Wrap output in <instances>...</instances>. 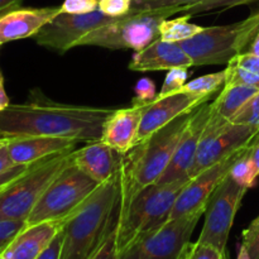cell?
Returning <instances> with one entry per match:
<instances>
[{
    "mask_svg": "<svg viewBox=\"0 0 259 259\" xmlns=\"http://www.w3.org/2000/svg\"><path fill=\"white\" fill-rule=\"evenodd\" d=\"M0 254H2V253H0Z\"/></svg>",
    "mask_w": 259,
    "mask_h": 259,
    "instance_id": "49",
    "label": "cell"
},
{
    "mask_svg": "<svg viewBox=\"0 0 259 259\" xmlns=\"http://www.w3.org/2000/svg\"><path fill=\"white\" fill-rule=\"evenodd\" d=\"M14 166H17V164H14V162H13L12 158H10L9 151H8V146L2 147V148H0V174L13 168Z\"/></svg>",
    "mask_w": 259,
    "mask_h": 259,
    "instance_id": "41",
    "label": "cell"
},
{
    "mask_svg": "<svg viewBox=\"0 0 259 259\" xmlns=\"http://www.w3.org/2000/svg\"><path fill=\"white\" fill-rule=\"evenodd\" d=\"M10 105V99L5 91V80L2 70H0V111L7 109Z\"/></svg>",
    "mask_w": 259,
    "mask_h": 259,
    "instance_id": "42",
    "label": "cell"
},
{
    "mask_svg": "<svg viewBox=\"0 0 259 259\" xmlns=\"http://www.w3.org/2000/svg\"><path fill=\"white\" fill-rule=\"evenodd\" d=\"M187 250H189V249H187ZM182 259H187V252H186V254H185V257L182 258Z\"/></svg>",
    "mask_w": 259,
    "mask_h": 259,
    "instance_id": "47",
    "label": "cell"
},
{
    "mask_svg": "<svg viewBox=\"0 0 259 259\" xmlns=\"http://www.w3.org/2000/svg\"><path fill=\"white\" fill-rule=\"evenodd\" d=\"M61 7L14 8L0 14V42L34 37L47 23L61 14Z\"/></svg>",
    "mask_w": 259,
    "mask_h": 259,
    "instance_id": "16",
    "label": "cell"
},
{
    "mask_svg": "<svg viewBox=\"0 0 259 259\" xmlns=\"http://www.w3.org/2000/svg\"><path fill=\"white\" fill-rule=\"evenodd\" d=\"M190 180L169 184L156 182L142 189L125 204H119V253L169 220L177 196Z\"/></svg>",
    "mask_w": 259,
    "mask_h": 259,
    "instance_id": "4",
    "label": "cell"
},
{
    "mask_svg": "<svg viewBox=\"0 0 259 259\" xmlns=\"http://www.w3.org/2000/svg\"><path fill=\"white\" fill-rule=\"evenodd\" d=\"M78 142L53 137H14L8 144L10 158L14 164H32L47 157L75 151Z\"/></svg>",
    "mask_w": 259,
    "mask_h": 259,
    "instance_id": "21",
    "label": "cell"
},
{
    "mask_svg": "<svg viewBox=\"0 0 259 259\" xmlns=\"http://www.w3.org/2000/svg\"><path fill=\"white\" fill-rule=\"evenodd\" d=\"M62 229H61V232L53 238L50 245L38 255L37 259H60L62 252Z\"/></svg>",
    "mask_w": 259,
    "mask_h": 259,
    "instance_id": "39",
    "label": "cell"
},
{
    "mask_svg": "<svg viewBox=\"0 0 259 259\" xmlns=\"http://www.w3.org/2000/svg\"><path fill=\"white\" fill-rule=\"evenodd\" d=\"M201 215L204 214L167 220L162 227L121 250L119 259H182Z\"/></svg>",
    "mask_w": 259,
    "mask_h": 259,
    "instance_id": "9",
    "label": "cell"
},
{
    "mask_svg": "<svg viewBox=\"0 0 259 259\" xmlns=\"http://www.w3.org/2000/svg\"><path fill=\"white\" fill-rule=\"evenodd\" d=\"M99 186L71 162L46 189L25 220L27 227L43 222L65 220L81 206Z\"/></svg>",
    "mask_w": 259,
    "mask_h": 259,
    "instance_id": "8",
    "label": "cell"
},
{
    "mask_svg": "<svg viewBox=\"0 0 259 259\" xmlns=\"http://www.w3.org/2000/svg\"><path fill=\"white\" fill-rule=\"evenodd\" d=\"M71 157L72 163L80 171L100 185L118 174L123 154L98 139L72 151Z\"/></svg>",
    "mask_w": 259,
    "mask_h": 259,
    "instance_id": "17",
    "label": "cell"
},
{
    "mask_svg": "<svg viewBox=\"0 0 259 259\" xmlns=\"http://www.w3.org/2000/svg\"><path fill=\"white\" fill-rule=\"evenodd\" d=\"M206 101L210 100L185 91L184 89L179 93L171 94L163 98H156L151 104L144 106L137 144L151 137L152 134L179 116L194 111L197 106Z\"/></svg>",
    "mask_w": 259,
    "mask_h": 259,
    "instance_id": "15",
    "label": "cell"
},
{
    "mask_svg": "<svg viewBox=\"0 0 259 259\" xmlns=\"http://www.w3.org/2000/svg\"><path fill=\"white\" fill-rule=\"evenodd\" d=\"M118 18L108 17L99 9L88 14L61 13L34 35V39L42 47L62 55L71 48L78 47L86 34Z\"/></svg>",
    "mask_w": 259,
    "mask_h": 259,
    "instance_id": "12",
    "label": "cell"
},
{
    "mask_svg": "<svg viewBox=\"0 0 259 259\" xmlns=\"http://www.w3.org/2000/svg\"><path fill=\"white\" fill-rule=\"evenodd\" d=\"M229 176L237 184L245 187V189L249 190L254 187L257 179L259 177V172L254 162H253L252 157H250V144L235 159L232 168H230Z\"/></svg>",
    "mask_w": 259,
    "mask_h": 259,
    "instance_id": "24",
    "label": "cell"
},
{
    "mask_svg": "<svg viewBox=\"0 0 259 259\" xmlns=\"http://www.w3.org/2000/svg\"><path fill=\"white\" fill-rule=\"evenodd\" d=\"M211 116V103L201 104L191 113L190 120L182 133L172 161L161 179L159 184H169L179 180H190V169L196 158L197 149L202 133Z\"/></svg>",
    "mask_w": 259,
    "mask_h": 259,
    "instance_id": "14",
    "label": "cell"
},
{
    "mask_svg": "<svg viewBox=\"0 0 259 259\" xmlns=\"http://www.w3.org/2000/svg\"><path fill=\"white\" fill-rule=\"evenodd\" d=\"M156 83L148 77H143L137 81L134 86V98L132 105L147 106L157 98Z\"/></svg>",
    "mask_w": 259,
    "mask_h": 259,
    "instance_id": "31",
    "label": "cell"
},
{
    "mask_svg": "<svg viewBox=\"0 0 259 259\" xmlns=\"http://www.w3.org/2000/svg\"><path fill=\"white\" fill-rule=\"evenodd\" d=\"M191 15L184 14L175 19H166L159 25V38L167 42L180 43L199 34L204 27L190 22Z\"/></svg>",
    "mask_w": 259,
    "mask_h": 259,
    "instance_id": "23",
    "label": "cell"
},
{
    "mask_svg": "<svg viewBox=\"0 0 259 259\" xmlns=\"http://www.w3.org/2000/svg\"><path fill=\"white\" fill-rule=\"evenodd\" d=\"M247 147L239 149L232 156L212 164L211 167L204 169L199 175L192 177L177 196L169 219H177V218L194 214H204L212 192L222 184L223 180L229 175L230 168H232L235 159Z\"/></svg>",
    "mask_w": 259,
    "mask_h": 259,
    "instance_id": "13",
    "label": "cell"
},
{
    "mask_svg": "<svg viewBox=\"0 0 259 259\" xmlns=\"http://www.w3.org/2000/svg\"><path fill=\"white\" fill-rule=\"evenodd\" d=\"M237 259H252V258H250L249 253H248L247 248H245L243 244H240L239 250H238V257H237Z\"/></svg>",
    "mask_w": 259,
    "mask_h": 259,
    "instance_id": "45",
    "label": "cell"
},
{
    "mask_svg": "<svg viewBox=\"0 0 259 259\" xmlns=\"http://www.w3.org/2000/svg\"><path fill=\"white\" fill-rule=\"evenodd\" d=\"M224 85L225 71H219V72L209 73V75H204L197 78H194V80H191L184 86V90L210 100L215 93L222 91Z\"/></svg>",
    "mask_w": 259,
    "mask_h": 259,
    "instance_id": "25",
    "label": "cell"
},
{
    "mask_svg": "<svg viewBox=\"0 0 259 259\" xmlns=\"http://www.w3.org/2000/svg\"><path fill=\"white\" fill-rule=\"evenodd\" d=\"M181 13L179 8L131 12L86 34L78 46H96L108 50L141 51L159 38V25L172 15Z\"/></svg>",
    "mask_w": 259,
    "mask_h": 259,
    "instance_id": "7",
    "label": "cell"
},
{
    "mask_svg": "<svg viewBox=\"0 0 259 259\" xmlns=\"http://www.w3.org/2000/svg\"><path fill=\"white\" fill-rule=\"evenodd\" d=\"M144 106L114 109L103 126L100 141L120 154H126L137 144Z\"/></svg>",
    "mask_w": 259,
    "mask_h": 259,
    "instance_id": "18",
    "label": "cell"
},
{
    "mask_svg": "<svg viewBox=\"0 0 259 259\" xmlns=\"http://www.w3.org/2000/svg\"><path fill=\"white\" fill-rule=\"evenodd\" d=\"M191 113L176 118L123 154L119 167V204H125L142 189L158 182L171 163Z\"/></svg>",
    "mask_w": 259,
    "mask_h": 259,
    "instance_id": "3",
    "label": "cell"
},
{
    "mask_svg": "<svg viewBox=\"0 0 259 259\" xmlns=\"http://www.w3.org/2000/svg\"><path fill=\"white\" fill-rule=\"evenodd\" d=\"M259 2V0H199L195 4L185 7L182 9L184 14L195 15L200 14V13L211 12L215 9H228V8H234L238 5L250 4V3Z\"/></svg>",
    "mask_w": 259,
    "mask_h": 259,
    "instance_id": "27",
    "label": "cell"
},
{
    "mask_svg": "<svg viewBox=\"0 0 259 259\" xmlns=\"http://www.w3.org/2000/svg\"><path fill=\"white\" fill-rule=\"evenodd\" d=\"M120 186L118 174L100 184L66 219L60 259H89L118 219Z\"/></svg>",
    "mask_w": 259,
    "mask_h": 259,
    "instance_id": "2",
    "label": "cell"
},
{
    "mask_svg": "<svg viewBox=\"0 0 259 259\" xmlns=\"http://www.w3.org/2000/svg\"><path fill=\"white\" fill-rule=\"evenodd\" d=\"M225 85H243L259 90V76L244 67L228 63L225 68Z\"/></svg>",
    "mask_w": 259,
    "mask_h": 259,
    "instance_id": "26",
    "label": "cell"
},
{
    "mask_svg": "<svg viewBox=\"0 0 259 259\" xmlns=\"http://www.w3.org/2000/svg\"><path fill=\"white\" fill-rule=\"evenodd\" d=\"M13 138H14V137H10V136H7V134H4V133H0V148H2V147L8 146Z\"/></svg>",
    "mask_w": 259,
    "mask_h": 259,
    "instance_id": "46",
    "label": "cell"
},
{
    "mask_svg": "<svg viewBox=\"0 0 259 259\" xmlns=\"http://www.w3.org/2000/svg\"><path fill=\"white\" fill-rule=\"evenodd\" d=\"M259 29V9L247 19L229 25L204 28L199 34L180 42L194 66L228 65L244 53Z\"/></svg>",
    "mask_w": 259,
    "mask_h": 259,
    "instance_id": "5",
    "label": "cell"
},
{
    "mask_svg": "<svg viewBox=\"0 0 259 259\" xmlns=\"http://www.w3.org/2000/svg\"><path fill=\"white\" fill-rule=\"evenodd\" d=\"M118 219L114 223L111 229L104 238L101 244L95 249V252L89 257V259H119V248H118V227H116Z\"/></svg>",
    "mask_w": 259,
    "mask_h": 259,
    "instance_id": "29",
    "label": "cell"
},
{
    "mask_svg": "<svg viewBox=\"0 0 259 259\" xmlns=\"http://www.w3.org/2000/svg\"><path fill=\"white\" fill-rule=\"evenodd\" d=\"M98 9L108 17L120 18L131 13L132 0H99Z\"/></svg>",
    "mask_w": 259,
    "mask_h": 259,
    "instance_id": "35",
    "label": "cell"
},
{
    "mask_svg": "<svg viewBox=\"0 0 259 259\" xmlns=\"http://www.w3.org/2000/svg\"><path fill=\"white\" fill-rule=\"evenodd\" d=\"M247 191L248 189L237 184L229 175L223 180L207 202L204 227L197 242L227 252L228 238Z\"/></svg>",
    "mask_w": 259,
    "mask_h": 259,
    "instance_id": "11",
    "label": "cell"
},
{
    "mask_svg": "<svg viewBox=\"0 0 259 259\" xmlns=\"http://www.w3.org/2000/svg\"><path fill=\"white\" fill-rule=\"evenodd\" d=\"M27 227L25 220H0V253Z\"/></svg>",
    "mask_w": 259,
    "mask_h": 259,
    "instance_id": "32",
    "label": "cell"
},
{
    "mask_svg": "<svg viewBox=\"0 0 259 259\" xmlns=\"http://www.w3.org/2000/svg\"><path fill=\"white\" fill-rule=\"evenodd\" d=\"M187 259H228L227 252L218 249L211 244L195 242L187 250Z\"/></svg>",
    "mask_w": 259,
    "mask_h": 259,
    "instance_id": "33",
    "label": "cell"
},
{
    "mask_svg": "<svg viewBox=\"0 0 259 259\" xmlns=\"http://www.w3.org/2000/svg\"><path fill=\"white\" fill-rule=\"evenodd\" d=\"M192 66V60L180 46V43L167 42L158 38L143 50L137 51L128 67L131 71L147 72L168 71L175 67L190 68Z\"/></svg>",
    "mask_w": 259,
    "mask_h": 259,
    "instance_id": "19",
    "label": "cell"
},
{
    "mask_svg": "<svg viewBox=\"0 0 259 259\" xmlns=\"http://www.w3.org/2000/svg\"><path fill=\"white\" fill-rule=\"evenodd\" d=\"M23 0H0V14L19 7Z\"/></svg>",
    "mask_w": 259,
    "mask_h": 259,
    "instance_id": "43",
    "label": "cell"
},
{
    "mask_svg": "<svg viewBox=\"0 0 259 259\" xmlns=\"http://www.w3.org/2000/svg\"><path fill=\"white\" fill-rule=\"evenodd\" d=\"M30 167V164H18L14 166L13 168L8 169V171L0 174V190L4 189L8 184H10L12 181H14L15 179H18L19 176H22L25 171Z\"/></svg>",
    "mask_w": 259,
    "mask_h": 259,
    "instance_id": "40",
    "label": "cell"
},
{
    "mask_svg": "<svg viewBox=\"0 0 259 259\" xmlns=\"http://www.w3.org/2000/svg\"><path fill=\"white\" fill-rule=\"evenodd\" d=\"M229 63H234L240 67L247 68V70L252 71L259 76V56L254 55V53H240V55L235 56Z\"/></svg>",
    "mask_w": 259,
    "mask_h": 259,
    "instance_id": "38",
    "label": "cell"
},
{
    "mask_svg": "<svg viewBox=\"0 0 259 259\" xmlns=\"http://www.w3.org/2000/svg\"><path fill=\"white\" fill-rule=\"evenodd\" d=\"M258 91V89L243 85H224L218 98L211 103V111L232 121L238 111Z\"/></svg>",
    "mask_w": 259,
    "mask_h": 259,
    "instance_id": "22",
    "label": "cell"
},
{
    "mask_svg": "<svg viewBox=\"0 0 259 259\" xmlns=\"http://www.w3.org/2000/svg\"><path fill=\"white\" fill-rule=\"evenodd\" d=\"M99 0H65L61 10L66 14H88L98 10Z\"/></svg>",
    "mask_w": 259,
    "mask_h": 259,
    "instance_id": "36",
    "label": "cell"
},
{
    "mask_svg": "<svg viewBox=\"0 0 259 259\" xmlns=\"http://www.w3.org/2000/svg\"><path fill=\"white\" fill-rule=\"evenodd\" d=\"M2 45H3V43H2V42H0V47H2Z\"/></svg>",
    "mask_w": 259,
    "mask_h": 259,
    "instance_id": "48",
    "label": "cell"
},
{
    "mask_svg": "<svg viewBox=\"0 0 259 259\" xmlns=\"http://www.w3.org/2000/svg\"><path fill=\"white\" fill-rule=\"evenodd\" d=\"M259 133L248 124H238L214 114L202 133L190 179L252 143Z\"/></svg>",
    "mask_w": 259,
    "mask_h": 259,
    "instance_id": "10",
    "label": "cell"
},
{
    "mask_svg": "<svg viewBox=\"0 0 259 259\" xmlns=\"http://www.w3.org/2000/svg\"><path fill=\"white\" fill-rule=\"evenodd\" d=\"M245 52L254 53V55H258V53H259V29L257 30L254 38H253V40L250 42V45L248 46V48H247V51H245Z\"/></svg>",
    "mask_w": 259,
    "mask_h": 259,
    "instance_id": "44",
    "label": "cell"
},
{
    "mask_svg": "<svg viewBox=\"0 0 259 259\" xmlns=\"http://www.w3.org/2000/svg\"><path fill=\"white\" fill-rule=\"evenodd\" d=\"M65 220L43 222L25 227L2 252L4 259H37L61 232Z\"/></svg>",
    "mask_w": 259,
    "mask_h": 259,
    "instance_id": "20",
    "label": "cell"
},
{
    "mask_svg": "<svg viewBox=\"0 0 259 259\" xmlns=\"http://www.w3.org/2000/svg\"><path fill=\"white\" fill-rule=\"evenodd\" d=\"M242 244L247 248L252 259H259V215L243 230Z\"/></svg>",
    "mask_w": 259,
    "mask_h": 259,
    "instance_id": "34",
    "label": "cell"
},
{
    "mask_svg": "<svg viewBox=\"0 0 259 259\" xmlns=\"http://www.w3.org/2000/svg\"><path fill=\"white\" fill-rule=\"evenodd\" d=\"M37 96L24 104H10L0 111V133L10 137H53L77 142L101 138L103 126L114 109L66 105Z\"/></svg>",
    "mask_w": 259,
    "mask_h": 259,
    "instance_id": "1",
    "label": "cell"
},
{
    "mask_svg": "<svg viewBox=\"0 0 259 259\" xmlns=\"http://www.w3.org/2000/svg\"><path fill=\"white\" fill-rule=\"evenodd\" d=\"M71 153L62 152L34 162L0 190V220H27L51 182L72 162Z\"/></svg>",
    "mask_w": 259,
    "mask_h": 259,
    "instance_id": "6",
    "label": "cell"
},
{
    "mask_svg": "<svg viewBox=\"0 0 259 259\" xmlns=\"http://www.w3.org/2000/svg\"><path fill=\"white\" fill-rule=\"evenodd\" d=\"M259 114V91L247 101L244 106L238 111L237 115L232 119L233 123L244 124L252 116Z\"/></svg>",
    "mask_w": 259,
    "mask_h": 259,
    "instance_id": "37",
    "label": "cell"
},
{
    "mask_svg": "<svg viewBox=\"0 0 259 259\" xmlns=\"http://www.w3.org/2000/svg\"><path fill=\"white\" fill-rule=\"evenodd\" d=\"M199 0H132L131 12H143V10L164 9V8H179L184 9L185 7L195 4Z\"/></svg>",
    "mask_w": 259,
    "mask_h": 259,
    "instance_id": "30",
    "label": "cell"
},
{
    "mask_svg": "<svg viewBox=\"0 0 259 259\" xmlns=\"http://www.w3.org/2000/svg\"><path fill=\"white\" fill-rule=\"evenodd\" d=\"M187 78H189V68L175 67L168 70L163 85L161 88V91L158 93L157 98H163V96L181 91L184 86L187 83Z\"/></svg>",
    "mask_w": 259,
    "mask_h": 259,
    "instance_id": "28",
    "label": "cell"
}]
</instances>
